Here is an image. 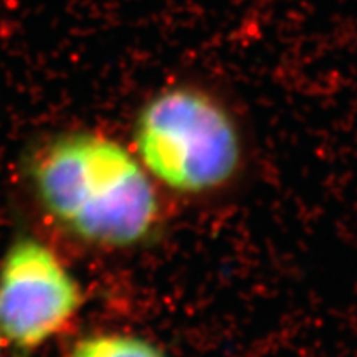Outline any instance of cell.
Segmentation results:
<instances>
[{"label":"cell","mask_w":357,"mask_h":357,"mask_svg":"<svg viewBox=\"0 0 357 357\" xmlns=\"http://www.w3.org/2000/svg\"><path fill=\"white\" fill-rule=\"evenodd\" d=\"M40 207L70 235L102 248H131L159 229L154 178L131 151L96 132H66L30 159Z\"/></svg>","instance_id":"obj_1"},{"label":"cell","mask_w":357,"mask_h":357,"mask_svg":"<svg viewBox=\"0 0 357 357\" xmlns=\"http://www.w3.org/2000/svg\"><path fill=\"white\" fill-rule=\"evenodd\" d=\"M136 158L154 181L181 194L227 185L242 162V139L229 111L195 88H171L137 116Z\"/></svg>","instance_id":"obj_2"},{"label":"cell","mask_w":357,"mask_h":357,"mask_svg":"<svg viewBox=\"0 0 357 357\" xmlns=\"http://www.w3.org/2000/svg\"><path fill=\"white\" fill-rule=\"evenodd\" d=\"M68 357H167L158 346L137 336L101 333L82 337Z\"/></svg>","instance_id":"obj_4"},{"label":"cell","mask_w":357,"mask_h":357,"mask_svg":"<svg viewBox=\"0 0 357 357\" xmlns=\"http://www.w3.org/2000/svg\"><path fill=\"white\" fill-rule=\"evenodd\" d=\"M2 342H3V339H2V336H0V347H2Z\"/></svg>","instance_id":"obj_5"},{"label":"cell","mask_w":357,"mask_h":357,"mask_svg":"<svg viewBox=\"0 0 357 357\" xmlns=\"http://www.w3.org/2000/svg\"><path fill=\"white\" fill-rule=\"evenodd\" d=\"M83 306V293L60 257L33 238H20L0 263V336L33 351L61 334Z\"/></svg>","instance_id":"obj_3"}]
</instances>
